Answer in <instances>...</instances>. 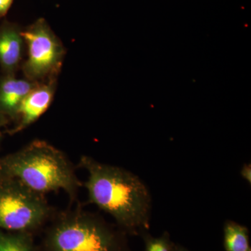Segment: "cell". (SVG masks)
<instances>
[{"mask_svg": "<svg viewBox=\"0 0 251 251\" xmlns=\"http://www.w3.org/2000/svg\"><path fill=\"white\" fill-rule=\"evenodd\" d=\"M0 177L16 180L43 196L63 190L72 202L77 201V193L82 187L65 153L41 140L1 157Z\"/></svg>", "mask_w": 251, "mask_h": 251, "instance_id": "7a4b0ae2", "label": "cell"}, {"mask_svg": "<svg viewBox=\"0 0 251 251\" xmlns=\"http://www.w3.org/2000/svg\"><path fill=\"white\" fill-rule=\"evenodd\" d=\"M224 242L226 251H251L249 229L233 221L225 223Z\"/></svg>", "mask_w": 251, "mask_h": 251, "instance_id": "9c48e42d", "label": "cell"}, {"mask_svg": "<svg viewBox=\"0 0 251 251\" xmlns=\"http://www.w3.org/2000/svg\"><path fill=\"white\" fill-rule=\"evenodd\" d=\"M52 218L42 251H130L123 231L116 230L80 205L54 212Z\"/></svg>", "mask_w": 251, "mask_h": 251, "instance_id": "3957f363", "label": "cell"}, {"mask_svg": "<svg viewBox=\"0 0 251 251\" xmlns=\"http://www.w3.org/2000/svg\"><path fill=\"white\" fill-rule=\"evenodd\" d=\"M57 80L38 83L23 99L16 113V124L9 134L14 135L34 123L49 109L53 100Z\"/></svg>", "mask_w": 251, "mask_h": 251, "instance_id": "8992f818", "label": "cell"}, {"mask_svg": "<svg viewBox=\"0 0 251 251\" xmlns=\"http://www.w3.org/2000/svg\"><path fill=\"white\" fill-rule=\"evenodd\" d=\"M145 243V251H173L175 245L172 243L168 232L161 237H153L147 232H143Z\"/></svg>", "mask_w": 251, "mask_h": 251, "instance_id": "8fae6325", "label": "cell"}, {"mask_svg": "<svg viewBox=\"0 0 251 251\" xmlns=\"http://www.w3.org/2000/svg\"><path fill=\"white\" fill-rule=\"evenodd\" d=\"M10 121L9 117L6 116L2 112L0 111V129L5 126Z\"/></svg>", "mask_w": 251, "mask_h": 251, "instance_id": "5bb4252c", "label": "cell"}, {"mask_svg": "<svg viewBox=\"0 0 251 251\" xmlns=\"http://www.w3.org/2000/svg\"><path fill=\"white\" fill-rule=\"evenodd\" d=\"M27 57L23 64L25 79L36 83L57 80L66 49L44 18L36 20L22 30Z\"/></svg>", "mask_w": 251, "mask_h": 251, "instance_id": "5b68a950", "label": "cell"}, {"mask_svg": "<svg viewBox=\"0 0 251 251\" xmlns=\"http://www.w3.org/2000/svg\"><path fill=\"white\" fill-rule=\"evenodd\" d=\"M46 196L19 181L0 177V229L32 233L54 215Z\"/></svg>", "mask_w": 251, "mask_h": 251, "instance_id": "277c9868", "label": "cell"}, {"mask_svg": "<svg viewBox=\"0 0 251 251\" xmlns=\"http://www.w3.org/2000/svg\"><path fill=\"white\" fill-rule=\"evenodd\" d=\"M37 84L27 79L16 78L15 74L4 75L0 79V111L10 120H15L23 99Z\"/></svg>", "mask_w": 251, "mask_h": 251, "instance_id": "ba28073f", "label": "cell"}, {"mask_svg": "<svg viewBox=\"0 0 251 251\" xmlns=\"http://www.w3.org/2000/svg\"><path fill=\"white\" fill-rule=\"evenodd\" d=\"M16 23L4 21L0 25V66L4 75H14L23 58L25 41Z\"/></svg>", "mask_w": 251, "mask_h": 251, "instance_id": "52a82bcc", "label": "cell"}, {"mask_svg": "<svg viewBox=\"0 0 251 251\" xmlns=\"http://www.w3.org/2000/svg\"><path fill=\"white\" fill-rule=\"evenodd\" d=\"M0 251H34L32 233H5L0 231Z\"/></svg>", "mask_w": 251, "mask_h": 251, "instance_id": "30bf717a", "label": "cell"}, {"mask_svg": "<svg viewBox=\"0 0 251 251\" xmlns=\"http://www.w3.org/2000/svg\"><path fill=\"white\" fill-rule=\"evenodd\" d=\"M240 175L242 179L245 180L249 184L251 185V163H245L243 165L242 169L240 171Z\"/></svg>", "mask_w": 251, "mask_h": 251, "instance_id": "7c38bea8", "label": "cell"}, {"mask_svg": "<svg viewBox=\"0 0 251 251\" xmlns=\"http://www.w3.org/2000/svg\"><path fill=\"white\" fill-rule=\"evenodd\" d=\"M173 251H188L186 250V249H183V248L180 247H176L175 246L174 249H173Z\"/></svg>", "mask_w": 251, "mask_h": 251, "instance_id": "9a60e30c", "label": "cell"}, {"mask_svg": "<svg viewBox=\"0 0 251 251\" xmlns=\"http://www.w3.org/2000/svg\"><path fill=\"white\" fill-rule=\"evenodd\" d=\"M1 138H2V135H1V131H0V143H1Z\"/></svg>", "mask_w": 251, "mask_h": 251, "instance_id": "2e32d148", "label": "cell"}, {"mask_svg": "<svg viewBox=\"0 0 251 251\" xmlns=\"http://www.w3.org/2000/svg\"><path fill=\"white\" fill-rule=\"evenodd\" d=\"M78 167L88 173L82 183L88 193V204L110 214L125 233L137 235L150 229L151 193L139 176L86 155L80 157Z\"/></svg>", "mask_w": 251, "mask_h": 251, "instance_id": "6da1fadb", "label": "cell"}, {"mask_svg": "<svg viewBox=\"0 0 251 251\" xmlns=\"http://www.w3.org/2000/svg\"><path fill=\"white\" fill-rule=\"evenodd\" d=\"M14 0H0V18L7 14Z\"/></svg>", "mask_w": 251, "mask_h": 251, "instance_id": "4fadbf2b", "label": "cell"}]
</instances>
